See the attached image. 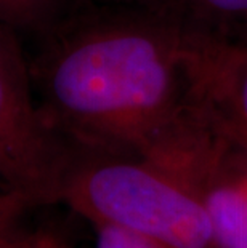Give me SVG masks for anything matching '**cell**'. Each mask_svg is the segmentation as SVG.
<instances>
[{"mask_svg":"<svg viewBox=\"0 0 247 248\" xmlns=\"http://www.w3.org/2000/svg\"><path fill=\"white\" fill-rule=\"evenodd\" d=\"M29 66L45 122L95 152L149 157L198 104L193 29L133 7L50 32Z\"/></svg>","mask_w":247,"mask_h":248,"instance_id":"1","label":"cell"},{"mask_svg":"<svg viewBox=\"0 0 247 248\" xmlns=\"http://www.w3.org/2000/svg\"><path fill=\"white\" fill-rule=\"evenodd\" d=\"M61 202L92 224L119 226L164 248H220L199 195L169 168L138 155L77 157Z\"/></svg>","mask_w":247,"mask_h":248,"instance_id":"2","label":"cell"},{"mask_svg":"<svg viewBox=\"0 0 247 248\" xmlns=\"http://www.w3.org/2000/svg\"><path fill=\"white\" fill-rule=\"evenodd\" d=\"M76 159L45 122L29 62L12 29L0 24V183L35 207L60 202Z\"/></svg>","mask_w":247,"mask_h":248,"instance_id":"3","label":"cell"},{"mask_svg":"<svg viewBox=\"0 0 247 248\" xmlns=\"http://www.w3.org/2000/svg\"><path fill=\"white\" fill-rule=\"evenodd\" d=\"M148 160L169 168L199 195L220 248H247V152L206 103Z\"/></svg>","mask_w":247,"mask_h":248,"instance_id":"4","label":"cell"},{"mask_svg":"<svg viewBox=\"0 0 247 248\" xmlns=\"http://www.w3.org/2000/svg\"><path fill=\"white\" fill-rule=\"evenodd\" d=\"M193 72L201 99L247 152V45L194 29Z\"/></svg>","mask_w":247,"mask_h":248,"instance_id":"5","label":"cell"},{"mask_svg":"<svg viewBox=\"0 0 247 248\" xmlns=\"http://www.w3.org/2000/svg\"><path fill=\"white\" fill-rule=\"evenodd\" d=\"M188 28L222 34L225 26L247 21V0H115Z\"/></svg>","mask_w":247,"mask_h":248,"instance_id":"6","label":"cell"},{"mask_svg":"<svg viewBox=\"0 0 247 248\" xmlns=\"http://www.w3.org/2000/svg\"><path fill=\"white\" fill-rule=\"evenodd\" d=\"M58 0H0V24L10 29L44 26Z\"/></svg>","mask_w":247,"mask_h":248,"instance_id":"7","label":"cell"},{"mask_svg":"<svg viewBox=\"0 0 247 248\" xmlns=\"http://www.w3.org/2000/svg\"><path fill=\"white\" fill-rule=\"evenodd\" d=\"M97 234L95 248H164L148 237L114 224L93 223Z\"/></svg>","mask_w":247,"mask_h":248,"instance_id":"8","label":"cell"},{"mask_svg":"<svg viewBox=\"0 0 247 248\" xmlns=\"http://www.w3.org/2000/svg\"><path fill=\"white\" fill-rule=\"evenodd\" d=\"M0 248H69L60 237L45 231H18L10 228L0 232Z\"/></svg>","mask_w":247,"mask_h":248,"instance_id":"9","label":"cell"},{"mask_svg":"<svg viewBox=\"0 0 247 248\" xmlns=\"http://www.w3.org/2000/svg\"><path fill=\"white\" fill-rule=\"evenodd\" d=\"M33 207H35V203L26 194L13 189H3L0 192V232L13 228L19 216Z\"/></svg>","mask_w":247,"mask_h":248,"instance_id":"10","label":"cell"}]
</instances>
